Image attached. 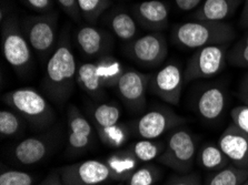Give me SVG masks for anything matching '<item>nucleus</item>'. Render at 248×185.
<instances>
[{"instance_id": "nucleus-9", "label": "nucleus", "mask_w": 248, "mask_h": 185, "mask_svg": "<svg viewBox=\"0 0 248 185\" xmlns=\"http://www.w3.org/2000/svg\"><path fill=\"white\" fill-rule=\"evenodd\" d=\"M124 52L138 66L156 68L163 65L166 60L168 43L161 32H148L126 43Z\"/></svg>"}, {"instance_id": "nucleus-39", "label": "nucleus", "mask_w": 248, "mask_h": 185, "mask_svg": "<svg viewBox=\"0 0 248 185\" xmlns=\"http://www.w3.org/2000/svg\"><path fill=\"white\" fill-rule=\"evenodd\" d=\"M239 22L243 28H248V0H245V3H244V8L242 14H240Z\"/></svg>"}, {"instance_id": "nucleus-13", "label": "nucleus", "mask_w": 248, "mask_h": 185, "mask_svg": "<svg viewBox=\"0 0 248 185\" xmlns=\"http://www.w3.org/2000/svg\"><path fill=\"white\" fill-rule=\"evenodd\" d=\"M67 153L78 156L93 145L96 138V130L92 121L75 104H70L67 110Z\"/></svg>"}, {"instance_id": "nucleus-18", "label": "nucleus", "mask_w": 248, "mask_h": 185, "mask_svg": "<svg viewBox=\"0 0 248 185\" xmlns=\"http://www.w3.org/2000/svg\"><path fill=\"white\" fill-rule=\"evenodd\" d=\"M229 160V163L240 169H248V135L234 123L224 130L217 142Z\"/></svg>"}, {"instance_id": "nucleus-5", "label": "nucleus", "mask_w": 248, "mask_h": 185, "mask_svg": "<svg viewBox=\"0 0 248 185\" xmlns=\"http://www.w3.org/2000/svg\"><path fill=\"white\" fill-rule=\"evenodd\" d=\"M122 111L115 102H98L89 109V120L95 128L97 137L108 148L119 149L129 138V129L120 122Z\"/></svg>"}, {"instance_id": "nucleus-40", "label": "nucleus", "mask_w": 248, "mask_h": 185, "mask_svg": "<svg viewBox=\"0 0 248 185\" xmlns=\"http://www.w3.org/2000/svg\"><path fill=\"white\" fill-rule=\"evenodd\" d=\"M239 93H248V72L242 79V81H240Z\"/></svg>"}, {"instance_id": "nucleus-25", "label": "nucleus", "mask_w": 248, "mask_h": 185, "mask_svg": "<svg viewBox=\"0 0 248 185\" xmlns=\"http://www.w3.org/2000/svg\"><path fill=\"white\" fill-rule=\"evenodd\" d=\"M197 161L199 167L207 171L216 172L229 165V160L225 156L218 144L205 143L197 153Z\"/></svg>"}, {"instance_id": "nucleus-19", "label": "nucleus", "mask_w": 248, "mask_h": 185, "mask_svg": "<svg viewBox=\"0 0 248 185\" xmlns=\"http://www.w3.org/2000/svg\"><path fill=\"white\" fill-rule=\"evenodd\" d=\"M227 105V94L219 85H210L202 90L195 100V110L206 121L217 120Z\"/></svg>"}, {"instance_id": "nucleus-38", "label": "nucleus", "mask_w": 248, "mask_h": 185, "mask_svg": "<svg viewBox=\"0 0 248 185\" xmlns=\"http://www.w3.org/2000/svg\"><path fill=\"white\" fill-rule=\"evenodd\" d=\"M38 185H65L62 182V176H60L59 171H52L50 172V174H48L46 179L41 182Z\"/></svg>"}, {"instance_id": "nucleus-6", "label": "nucleus", "mask_w": 248, "mask_h": 185, "mask_svg": "<svg viewBox=\"0 0 248 185\" xmlns=\"http://www.w3.org/2000/svg\"><path fill=\"white\" fill-rule=\"evenodd\" d=\"M197 157L196 138L186 128H176L169 132L165 149L157 162L179 174L190 173Z\"/></svg>"}, {"instance_id": "nucleus-43", "label": "nucleus", "mask_w": 248, "mask_h": 185, "mask_svg": "<svg viewBox=\"0 0 248 185\" xmlns=\"http://www.w3.org/2000/svg\"><path fill=\"white\" fill-rule=\"evenodd\" d=\"M242 185H248V180H247V181H246V182H245V183H243V184H242Z\"/></svg>"}, {"instance_id": "nucleus-17", "label": "nucleus", "mask_w": 248, "mask_h": 185, "mask_svg": "<svg viewBox=\"0 0 248 185\" xmlns=\"http://www.w3.org/2000/svg\"><path fill=\"white\" fill-rule=\"evenodd\" d=\"M139 27L149 32H161L168 27L170 9L161 0H145L135 3L131 8Z\"/></svg>"}, {"instance_id": "nucleus-42", "label": "nucleus", "mask_w": 248, "mask_h": 185, "mask_svg": "<svg viewBox=\"0 0 248 185\" xmlns=\"http://www.w3.org/2000/svg\"><path fill=\"white\" fill-rule=\"evenodd\" d=\"M116 185H125V182H118Z\"/></svg>"}, {"instance_id": "nucleus-4", "label": "nucleus", "mask_w": 248, "mask_h": 185, "mask_svg": "<svg viewBox=\"0 0 248 185\" xmlns=\"http://www.w3.org/2000/svg\"><path fill=\"white\" fill-rule=\"evenodd\" d=\"M3 58L19 77H27L32 69V49L21 29L19 19L11 14L1 21Z\"/></svg>"}, {"instance_id": "nucleus-41", "label": "nucleus", "mask_w": 248, "mask_h": 185, "mask_svg": "<svg viewBox=\"0 0 248 185\" xmlns=\"http://www.w3.org/2000/svg\"><path fill=\"white\" fill-rule=\"evenodd\" d=\"M239 98L243 102H245V104L248 105V93H239Z\"/></svg>"}, {"instance_id": "nucleus-23", "label": "nucleus", "mask_w": 248, "mask_h": 185, "mask_svg": "<svg viewBox=\"0 0 248 185\" xmlns=\"http://www.w3.org/2000/svg\"><path fill=\"white\" fill-rule=\"evenodd\" d=\"M105 160L114 171L117 182H126L140 164V162L130 152L128 148L116 151Z\"/></svg>"}, {"instance_id": "nucleus-21", "label": "nucleus", "mask_w": 248, "mask_h": 185, "mask_svg": "<svg viewBox=\"0 0 248 185\" xmlns=\"http://www.w3.org/2000/svg\"><path fill=\"white\" fill-rule=\"evenodd\" d=\"M240 3L242 0H202L191 18L195 20L225 21L234 16Z\"/></svg>"}, {"instance_id": "nucleus-29", "label": "nucleus", "mask_w": 248, "mask_h": 185, "mask_svg": "<svg viewBox=\"0 0 248 185\" xmlns=\"http://www.w3.org/2000/svg\"><path fill=\"white\" fill-rule=\"evenodd\" d=\"M82 20L89 25H95L101 14L111 6L112 0H77Z\"/></svg>"}, {"instance_id": "nucleus-22", "label": "nucleus", "mask_w": 248, "mask_h": 185, "mask_svg": "<svg viewBox=\"0 0 248 185\" xmlns=\"http://www.w3.org/2000/svg\"><path fill=\"white\" fill-rule=\"evenodd\" d=\"M76 84L87 96L96 102L103 101L106 96V88L101 81L95 61L82 62L78 65Z\"/></svg>"}, {"instance_id": "nucleus-37", "label": "nucleus", "mask_w": 248, "mask_h": 185, "mask_svg": "<svg viewBox=\"0 0 248 185\" xmlns=\"http://www.w3.org/2000/svg\"><path fill=\"white\" fill-rule=\"evenodd\" d=\"M175 5L180 11H184V13H188V11H195L202 0H174Z\"/></svg>"}, {"instance_id": "nucleus-3", "label": "nucleus", "mask_w": 248, "mask_h": 185, "mask_svg": "<svg viewBox=\"0 0 248 185\" xmlns=\"http://www.w3.org/2000/svg\"><path fill=\"white\" fill-rule=\"evenodd\" d=\"M2 101L24 118L33 129H46L56 119V113L44 94L33 88L11 90Z\"/></svg>"}, {"instance_id": "nucleus-10", "label": "nucleus", "mask_w": 248, "mask_h": 185, "mask_svg": "<svg viewBox=\"0 0 248 185\" xmlns=\"http://www.w3.org/2000/svg\"><path fill=\"white\" fill-rule=\"evenodd\" d=\"M186 122L184 116L167 107H154L133 123V132L139 139L157 140L164 134L182 127Z\"/></svg>"}, {"instance_id": "nucleus-36", "label": "nucleus", "mask_w": 248, "mask_h": 185, "mask_svg": "<svg viewBox=\"0 0 248 185\" xmlns=\"http://www.w3.org/2000/svg\"><path fill=\"white\" fill-rule=\"evenodd\" d=\"M166 185H202V180L196 173H186L172 176Z\"/></svg>"}, {"instance_id": "nucleus-16", "label": "nucleus", "mask_w": 248, "mask_h": 185, "mask_svg": "<svg viewBox=\"0 0 248 185\" xmlns=\"http://www.w3.org/2000/svg\"><path fill=\"white\" fill-rule=\"evenodd\" d=\"M55 138L56 135L49 132L21 140L13 149V158L21 165L38 164L55 148Z\"/></svg>"}, {"instance_id": "nucleus-28", "label": "nucleus", "mask_w": 248, "mask_h": 185, "mask_svg": "<svg viewBox=\"0 0 248 185\" xmlns=\"http://www.w3.org/2000/svg\"><path fill=\"white\" fill-rule=\"evenodd\" d=\"M26 122L27 121L13 109H2L0 112V134L3 138L17 137L24 131Z\"/></svg>"}, {"instance_id": "nucleus-27", "label": "nucleus", "mask_w": 248, "mask_h": 185, "mask_svg": "<svg viewBox=\"0 0 248 185\" xmlns=\"http://www.w3.org/2000/svg\"><path fill=\"white\" fill-rule=\"evenodd\" d=\"M128 149L140 163H149L154 160H157L163 153L165 143L157 140L139 139L138 141L130 144Z\"/></svg>"}, {"instance_id": "nucleus-35", "label": "nucleus", "mask_w": 248, "mask_h": 185, "mask_svg": "<svg viewBox=\"0 0 248 185\" xmlns=\"http://www.w3.org/2000/svg\"><path fill=\"white\" fill-rule=\"evenodd\" d=\"M62 10L74 22H80L81 16L78 8L77 0H56Z\"/></svg>"}, {"instance_id": "nucleus-2", "label": "nucleus", "mask_w": 248, "mask_h": 185, "mask_svg": "<svg viewBox=\"0 0 248 185\" xmlns=\"http://www.w3.org/2000/svg\"><path fill=\"white\" fill-rule=\"evenodd\" d=\"M236 38L234 27L226 21L189 20L175 25L171 43L182 49L204 48L215 44H229Z\"/></svg>"}, {"instance_id": "nucleus-26", "label": "nucleus", "mask_w": 248, "mask_h": 185, "mask_svg": "<svg viewBox=\"0 0 248 185\" xmlns=\"http://www.w3.org/2000/svg\"><path fill=\"white\" fill-rule=\"evenodd\" d=\"M248 180V169H240L229 164L214 172L206 180L205 185H242Z\"/></svg>"}, {"instance_id": "nucleus-34", "label": "nucleus", "mask_w": 248, "mask_h": 185, "mask_svg": "<svg viewBox=\"0 0 248 185\" xmlns=\"http://www.w3.org/2000/svg\"><path fill=\"white\" fill-rule=\"evenodd\" d=\"M26 7L40 14L54 11L56 0H21Z\"/></svg>"}, {"instance_id": "nucleus-31", "label": "nucleus", "mask_w": 248, "mask_h": 185, "mask_svg": "<svg viewBox=\"0 0 248 185\" xmlns=\"http://www.w3.org/2000/svg\"><path fill=\"white\" fill-rule=\"evenodd\" d=\"M227 60L234 67L248 68V31L231 48Z\"/></svg>"}, {"instance_id": "nucleus-24", "label": "nucleus", "mask_w": 248, "mask_h": 185, "mask_svg": "<svg viewBox=\"0 0 248 185\" xmlns=\"http://www.w3.org/2000/svg\"><path fill=\"white\" fill-rule=\"evenodd\" d=\"M98 74L106 89H114L117 86L120 78L125 73L126 68L117 58L106 55L95 60Z\"/></svg>"}, {"instance_id": "nucleus-20", "label": "nucleus", "mask_w": 248, "mask_h": 185, "mask_svg": "<svg viewBox=\"0 0 248 185\" xmlns=\"http://www.w3.org/2000/svg\"><path fill=\"white\" fill-rule=\"evenodd\" d=\"M108 29L117 39L128 43L139 35V25L131 11L123 7L111 9L104 19Z\"/></svg>"}, {"instance_id": "nucleus-7", "label": "nucleus", "mask_w": 248, "mask_h": 185, "mask_svg": "<svg viewBox=\"0 0 248 185\" xmlns=\"http://www.w3.org/2000/svg\"><path fill=\"white\" fill-rule=\"evenodd\" d=\"M58 19L59 14L54 10L48 14L26 17L20 21L30 47L43 60H48L57 46Z\"/></svg>"}, {"instance_id": "nucleus-15", "label": "nucleus", "mask_w": 248, "mask_h": 185, "mask_svg": "<svg viewBox=\"0 0 248 185\" xmlns=\"http://www.w3.org/2000/svg\"><path fill=\"white\" fill-rule=\"evenodd\" d=\"M75 43L82 55L95 60L103 56L110 55L115 46L111 32L89 24L76 29Z\"/></svg>"}, {"instance_id": "nucleus-32", "label": "nucleus", "mask_w": 248, "mask_h": 185, "mask_svg": "<svg viewBox=\"0 0 248 185\" xmlns=\"http://www.w3.org/2000/svg\"><path fill=\"white\" fill-rule=\"evenodd\" d=\"M35 179L28 172L7 170L0 175V185H33Z\"/></svg>"}, {"instance_id": "nucleus-1", "label": "nucleus", "mask_w": 248, "mask_h": 185, "mask_svg": "<svg viewBox=\"0 0 248 185\" xmlns=\"http://www.w3.org/2000/svg\"><path fill=\"white\" fill-rule=\"evenodd\" d=\"M77 61L74 55L68 29L59 35L57 46L48 58L43 88L46 96L56 104H65L76 86Z\"/></svg>"}, {"instance_id": "nucleus-12", "label": "nucleus", "mask_w": 248, "mask_h": 185, "mask_svg": "<svg viewBox=\"0 0 248 185\" xmlns=\"http://www.w3.org/2000/svg\"><path fill=\"white\" fill-rule=\"evenodd\" d=\"M185 85L184 72L179 63L169 61L150 75L149 91L168 104L178 105Z\"/></svg>"}, {"instance_id": "nucleus-8", "label": "nucleus", "mask_w": 248, "mask_h": 185, "mask_svg": "<svg viewBox=\"0 0 248 185\" xmlns=\"http://www.w3.org/2000/svg\"><path fill=\"white\" fill-rule=\"evenodd\" d=\"M228 47L229 44H215L197 49L184 70L185 84L220 73L226 67Z\"/></svg>"}, {"instance_id": "nucleus-33", "label": "nucleus", "mask_w": 248, "mask_h": 185, "mask_svg": "<svg viewBox=\"0 0 248 185\" xmlns=\"http://www.w3.org/2000/svg\"><path fill=\"white\" fill-rule=\"evenodd\" d=\"M232 123L248 135V105L243 104L234 108L231 112Z\"/></svg>"}, {"instance_id": "nucleus-14", "label": "nucleus", "mask_w": 248, "mask_h": 185, "mask_svg": "<svg viewBox=\"0 0 248 185\" xmlns=\"http://www.w3.org/2000/svg\"><path fill=\"white\" fill-rule=\"evenodd\" d=\"M150 75L135 69H126L116 90L125 107L130 112H142L147 107V92Z\"/></svg>"}, {"instance_id": "nucleus-30", "label": "nucleus", "mask_w": 248, "mask_h": 185, "mask_svg": "<svg viewBox=\"0 0 248 185\" xmlns=\"http://www.w3.org/2000/svg\"><path fill=\"white\" fill-rule=\"evenodd\" d=\"M160 170L155 164L140 165L129 179L126 181L125 185H154L159 179Z\"/></svg>"}, {"instance_id": "nucleus-11", "label": "nucleus", "mask_w": 248, "mask_h": 185, "mask_svg": "<svg viewBox=\"0 0 248 185\" xmlns=\"http://www.w3.org/2000/svg\"><path fill=\"white\" fill-rule=\"evenodd\" d=\"M60 176L65 185H100L117 182L116 175L106 160H85L60 168Z\"/></svg>"}]
</instances>
